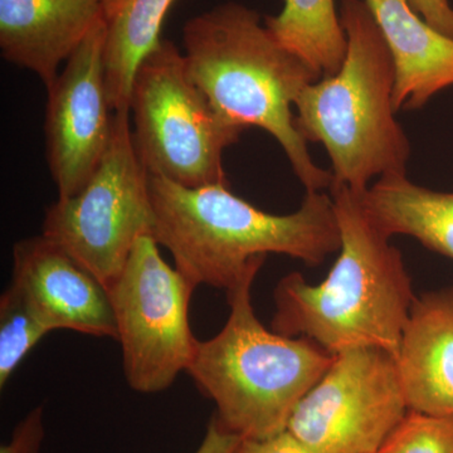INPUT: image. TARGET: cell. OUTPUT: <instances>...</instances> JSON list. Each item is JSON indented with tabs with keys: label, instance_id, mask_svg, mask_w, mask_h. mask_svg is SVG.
I'll return each mask as SVG.
<instances>
[{
	"label": "cell",
	"instance_id": "obj_18",
	"mask_svg": "<svg viewBox=\"0 0 453 453\" xmlns=\"http://www.w3.org/2000/svg\"><path fill=\"white\" fill-rule=\"evenodd\" d=\"M50 333L49 325L25 296L9 285L0 297V388L7 386L18 366Z\"/></svg>",
	"mask_w": 453,
	"mask_h": 453
},
{
	"label": "cell",
	"instance_id": "obj_12",
	"mask_svg": "<svg viewBox=\"0 0 453 453\" xmlns=\"http://www.w3.org/2000/svg\"><path fill=\"white\" fill-rule=\"evenodd\" d=\"M101 22V0H0V53L47 88Z\"/></svg>",
	"mask_w": 453,
	"mask_h": 453
},
{
	"label": "cell",
	"instance_id": "obj_13",
	"mask_svg": "<svg viewBox=\"0 0 453 453\" xmlns=\"http://www.w3.org/2000/svg\"><path fill=\"white\" fill-rule=\"evenodd\" d=\"M395 359L408 410L453 414V285L416 297Z\"/></svg>",
	"mask_w": 453,
	"mask_h": 453
},
{
	"label": "cell",
	"instance_id": "obj_8",
	"mask_svg": "<svg viewBox=\"0 0 453 453\" xmlns=\"http://www.w3.org/2000/svg\"><path fill=\"white\" fill-rule=\"evenodd\" d=\"M196 288L163 258L153 235L139 238L109 288L131 389L142 395L163 392L189 368L198 344L189 323Z\"/></svg>",
	"mask_w": 453,
	"mask_h": 453
},
{
	"label": "cell",
	"instance_id": "obj_6",
	"mask_svg": "<svg viewBox=\"0 0 453 453\" xmlns=\"http://www.w3.org/2000/svg\"><path fill=\"white\" fill-rule=\"evenodd\" d=\"M130 113L134 148L149 175L190 188L229 184L223 151L246 129L214 110L172 41H160L139 65Z\"/></svg>",
	"mask_w": 453,
	"mask_h": 453
},
{
	"label": "cell",
	"instance_id": "obj_2",
	"mask_svg": "<svg viewBox=\"0 0 453 453\" xmlns=\"http://www.w3.org/2000/svg\"><path fill=\"white\" fill-rule=\"evenodd\" d=\"M329 195L342 238L339 257L319 285L299 273L280 280L271 326L333 356L377 348L395 357L417 297L403 256L369 219L359 192L332 183Z\"/></svg>",
	"mask_w": 453,
	"mask_h": 453
},
{
	"label": "cell",
	"instance_id": "obj_16",
	"mask_svg": "<svg viewBox=\"0 0 453 453\" xmlns=\"http://www.w3.org/2000/svg\"><path fill=\"white\" fill-rule=\"evenodd\" d=\"M105 27V79L113 112L130 111L139 65L160 43L164 19L174 0H101Z\"/></svg>",
	"mask_w": 453,
	"mask_h": 453
},
{
	"label": "cell",
	"instance_id": "obj_19",
	"mask_svg": "<svg viewBox=\"0 0 453 453\" xmlns=\"http://www.w3.org/2000/svg\"><path fill=\"white\" fill-rule=\"evenodd\" d=\"M377 453H453V414L408 410Z\"/></svg>",
	"mask_w": 453,
	"mask_h": 453
},
{
	"label": "cell",
	"instance_id": "obj_22",
	"mask_svg": "<svg viewBox=\"0 0 453 453\" xmlns=\"http://www.w3.org/2000/svg\"><path fill=\"white\" fill-rule=\"evenodd\" d=\"M408 3L428 25L453 40V7L449 0H408Z\"/></svg>",
	"mask_w": 453,
	"mask_h": 453
},
{
	"label": "cell",
	"instance_id": "obj_23",
	"mask_svg": "<svg viewBox=\"0 0 453 453\" xmlns=\"http://www.w3.org/2000/svg\"><path fill=\"white\" fill-rule=\"evenodd\" d=\"M241 440L242 438L226 428L214 414L196 453H232Z\"/></svg>",
	"mask_w": 453,
	"mask_h": 453
},
{
	"label": "cell",
	"instance_id": "obj_10",
	"mask_svg": "<svg viewBox=\"0 0 453 453\" xmlns=\"http://www.w3.org/2000/svg\"><path fill=\"white\" fill-rule=\"evenodd\" d=\"M104 49L101 22L46 88L47 163L58 198L85 187L111 142L115 112L107 95Z\"/></svg>",
	"mask_w": 453,
	"mask_h": 453
},
{
	"label": "cell",
	"instance_id": "obj_4",
	"mask_svg": "<svg viewBox=\"0 0 453 453\" xmlns=\"http://www.w3.org/2000/svg\"><path fill=\"white\" fill-rule=\"evenodd\" d=\"M348 38L334 76L310 83L295 103V124L308 142H320L332 160L333 183L365 192L374 178L407 175L411 142L395 119V68L365 0H342Z\"/></svg>",
	"mask_w": 453,
	"mask_h": 453
},
{
	"label": "cell",
	"instance_id": "obj_5",
	"mask_svg": "<svg viewBox=\"0 0 453 453\" xmlns=\"http://www.w3.org/2000/svg\"><path fill=\"white\" fill-rule=\"evenodd\" d=\"M250 268L226 290L229 316L213 338L196 344L188 368L217 407V418L241 438L264 440L288 431L295 408L333 363L334 356L308 338L268 330L252 305Z\"/></svg>",
	"mask_w": 453,
	"mask_h": 453
},
{
	"label": "cell",
	"instance_id": "obj_17",
	"mask_svg": "<svg viewBox=\"0 0 453 453\" xmlns=\"http://www.w3.org/2000/svg\"><path fill=\"white\" fill-rule=\"evenodd\" d=\"M264 22L282 47L303 59L321 79L334 76L342 67L348 38L335 0H283L282 11Z\"/></svg>",
	"mask_w": 453,
	"mask_h": 453
},
{
	"label": "cell",
	"instance_id": "obj_3",
	"mask_svg": "<svg viewBox=\"0 0 453 453\" xmlns=\"http://www.w3.org/2000/svg\"><path fill=\"white\" fill-rule=\"evenodd\" d=\"M183 46L188 76L222 118L270 134L306 192L329 190L333 173L316 165L294 112L320 74L275 40L257 11L228 2L190 18Z\"/></svg>",
	"mask_w": 453,
	"mask_h": 453
},
{
	"label": "cell",
	"instance_id": "obj_1",
	"mask_svg": "<svg viewBox=\"0 0 453 453\" xmlns=\"http://www.w3.org/2000/svg\"><path fill=\"white\" fill-rule=\"evenodd\" d=\"M154 240L196 286L228 290L270 253L323 264L342 238L332 196L306 192L294 213L277 216L234 196L229 184L183 187L151 177Z\"/></svg>",
	"mask_w": 453,
	"mask_h": 453
},
{
	"label": "cell",
	"instance_id": "obj_9",
	"mask_svg": "<svg viewBox=\"0 0 453 453\" xmlns=\"http://www.w3.org/2000/svg\"><path fill=\"white\" fill-rule=\"evenodd\" d=\"M407 412L395 357L349 349L301 399L288 431L311 453H377Z\"/></svg>",
	"mask_w": 453,
	"mask_h": 453
},
{
	"label": "cell",
	"instance_id": "obj_20",
	"mask_svg": "<svg viewBox=\"0 0 453 453\" xmlns=\"http://www.w3.org/2000/svg\"><path fill=\"white\" fill-rule=\"evenodd\" d=\"M44 437L46 426L43 407L38 405L18 423L11 440L0 446V453H40Z\"/></svg>",
	"mask_w": 453,
	"mask_h": 453
},
{
	"label": "cell",
	"instance_id": "obj_14",
	"mask_svg": "<svg viewBox=\"0 0 453 453\" xmlns=\"http://www.w3.org/2000/svg\"><path fill=\"white\" fill-rule=\"evenodd\" d=\"M392 55L395 68L393 106L421 110L453 86V40L425 19L408 0H365Z\"/></svg>",
	"mask_w": 453,
	"mask_h": 453
},
{
	"label": "cell",
	"instance_id": "obj_15",
	"mask_svg": "<svg viewBox=\"0 0 453 453\" xmlns=\"http://www.w3.org/2000/svg\"><path fill=\"white\" fill-rule=\"evenodd\" d=\"M359 195L369 219L384 234L410 235L453 259V193L417 186L408 175H387Z\"/></svg>",
	"mask_w": 453,
	"mask_h": 453
},
{
	"label": "cell",
	"instance_id": "obj_11",
	"mask_svg": "<svg viewBox=\"0 0 453 453\" xmlns=\"http://www.w3.org/2000/svg\"><path fill=\"white\" fill-rule=\"evenodd\" d=\"M11 285L52 332L118 340L105 285L43 234L14 243Z\"/></svg>",
	"mask_w": 453,
	"mask_h": 453
},
{
	"label": "cell",
	"instance_id": "obj_7",
	"mask_svg": "<svg viewBox=\"0 0 453 453\" xmlns=\"http://www.w3.org/2000/svg\"><path fill=\"white\" fill-rule=\"evenodd\" d=\"M153 225L149 174L134 148L130 111L115 112L100 165L79 193L47 208L42 234L109 290L139 238L153 234Z\"/></svg>",
	"mask_w": 453,
	"mask_h": 453
},
{
	"label": "cell",
	"instance_id": "obj_21",
	"mask_svg": "<svg viewBox=\"0 0 453 453\" xmlns=\"http://www.w3.org/2000/svg\"><path fill=\"white\" fill-rule=\"evenodd\" d=\"M232 453H311L301 445L290 432L285 431L276 436L252 440L242 438Z\"/></svg>",
	"mask_w": 453,
	"mask_h": 453
}]
</instances>
